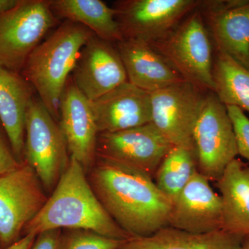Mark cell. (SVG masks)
Here are the masks:
<instances>
[{"label":"cell","mask_w":249,"mask_h":249,"mask_svg":"<svg viewBox=\"0 0 249 249\" xmlns=\"http://www.w3.org/2000/svg\"><path fill=\"white\" fill-rule=\"evenodd\" d=\"M87 178L107 213L131 237H148L168 227L173 203L153 178L99 157Z\"/></svg>","instance_id":"1"},{"label":"cell","mask_w":249,"mask_h":249,"mask_svg":"<svg viewBox=\"0 0 249 249\" xmlns=\"http://www.w3.org/2000/svg\"><path fill=\"white\" fill-rule=\"evenodd\" d=\"M53 229H83L109 238H132L110 217L90 186L83 166L71 157L70 165L40 213L23 236Z\"/></svg>","instance_id":"2"},{"label":"cell","mask_w":249,"mask_h":249,"mask_svg":"<svg viewBox=\"0 0 249 249\" xmlns=\"http://www.w3.org/2000/svg\"><path fill=\"white\" fill-rule=\"evenodd\" d=\"M93 34L81 24L64 21L34 49L21 72L57 122L68 77Z\"/></svg>","instance_id":"3"},{"label":"cell","mask_w":249,"mask_h":249,"mask_svg":"<svg viewBox=\"0 0 249 249\" xmlns=\"http://www.w3.org/2000/svg\"><path fill=\"white\" fill-rule=\"evenodd\" d=\"M150 45L183 79L205 91H213V47L199 9L186 16L163 38Z\"/></svg>","instance_id":"4"},{"label":"cell","mask_w":249,"mask_h":249,"mask_svg":"<svg viewBox=\"0 0 249 249\" xmlns=\"http://www.w3.org/2000/svg\"><path fill=\"white\" fill-rule=\"evenodd\" d=\"M57 19L49 0H19L12 9L0 12V66L21 73Z\"/></svg>","instance_id":"5"},{"label":"cell","mask_w":249,"mask_h":249,"mask_svg":"<svg viewBox=\"0 0 249 249\" xmlns=\"http://www.w3.org/2000/svg\"><path fill=\"white\" fill-rule=\"evenodd\" d=\"M70 160L60 124L40 100L34 98L26 117L24 161L35 171L49 196L66 171Z\"/></svg>","instance_id":"6"},{"label":"cell","mask_w":249,"mask_h":249,"mask_svg":"<svg viewBox=\"0 0 249 249\" xmlns=\"http://www.w3.org/2000/svg\"><path fill=\"white\" fill-rule=\"evenodd\" d=\"M193 141L198 172L211 182H217L238 152L227 107L213 91L206 93Z\"/></svg>","instance_id":"7"},{"label":"cell","mask_w":249,"mask_h":249,"mask_svg":"<svg viewBox=\"0 0 249 249\" xmlns=\"http://www.w3.org/2000/svg\"><path fill=\"white\" fill-rule=\"evenodd\" d=\"M49 196L25 161L0 176V245L5 249L21 238L24 228L40 213Z\"/></svg>","instance_id":"8"},{"label":"cell","mask_w":249,"mask_h":249,"mask_svg":"<svg viewBox=\"0 0 249 249\" xmlns=\"http://www.w3.org/2000/svg\"><path fill=\"white\" fill-rule=\"evenodd\" d=\"M199 0H124L115 2L116 19L124 39L150 44L163 38L198 9Z\"/></svg>","instance_id":"9"},{"label":"cell","mask_w":249,"mask_h":249,"mask_svg":"<svg viewBox=\"0 0 249 249\" xmlns=\"http://www.w3.org/2000/svg\"><path fill=\"white\" fill-rule=\"evenodd\" d=\"M173 146L151 122L120 132L98 134L96 157L125 165L154 179Z\"/></svg>","instance_id":"10"},{"label":"cell","mask_w":249,"mask_h":249,"mask_svg":"<svg viewBox=\"0 0 249 249\" xmlns=\"http://www.w3.org/2000/svg\"><path fill=\"white\" fill-rule=\"evenodd\" d=\"M208 91L186 81L151 94L152 123L173 145H194L193 133Z\"/></svg>","instance_id":"11"},{"label":"cell","mask_w":249,"mask_h":249,"mask_svg":"<svg viewBox=\"0 0 249 249\" xmlns=\"http://www.w3.org/2000/svg\"><path fill=\"white\" fill-rule=\"evenodd\" d=\"M72 80L92 102L127 82V77L117 49L93 34L82 49Z\"/></svg>","instance_id":"12"},{"label":"cell","mask_w":249,"mask_h":249,"mask_svg":"<svg viewBox=\"0 0 249 249\" xmlns=\"http://www.w3.org/2000/svg\"><path fill=\"white\" fill-rule=\"evenodd\" d=\"M168 227L196 234L222 230V198L199 172L173 201Z\"/></svg>","instance_id":"13"},{"label":"cell","mask_w":249,"mask_h":249,"mask_svg":"<svg viewBox=\"0 0 249 249\" xmlns=\"http://www.w3.org/2000/svg\"><path fill=\"white\" fill-rule=\"evenodd\" d=\"M198 9L216 50L249 70V0L201 1Z\"/></svg>","instance_id":"14"},{"label":"cell","mask_w":249,"mask_h":249,"mask_svg":"<svg viewBox=\"0 0 249 249\" xmlns=\"http://www.w3.org/2000/svg\"><path fill=\"white\" fill-rule=\"evenodd\" d=\"M59 124L69 152L88 173L96 160L97 125L91 102L75 86L67 83L60 103Z\"/></svg>","instance_id":"15"},{"label":"cell","mask_w":249,"mask_h":249,"mask_svg":"<svg viewBox=\"0 0 249 249\" xmlns=\"http://www.w3.org/2000/svg\"><path fill=\"white\" fill-rule=\"evenodd\" d=\"M98 133H111L152 122L151 94L128 81L91 102Z\"/></svg>","instance_id":"16"},{"label":"cell","mask_w":249,"mask_h":249,"mask_svg":"<svg viewBox=\"0 0 249 249\" xmlns=\"http://www.w3.org/2000/svg\"><path fill=\"white\" fill-rule=\"evenodd\" d=\"M127 81L152 93L185 80L150 44L134 39L117 43Z\"/></svg>","instance_id":"17"},{"label":"cell","mask_w":249,"mask_h":249,"mask_svg":"<svg viewBox=\"0 0 249 249\" xmlns=\"http://www.w3.org/2000/svg\"><path fill=\"white\" fill-rule=\"evenodd\" d=\"M34 88L21 73L0 66V121L18 161H24L26 117Z\"/></svg>","instance_id":"18"},{"label":"cell","mask_w":249,"mask_h":249,"mask_svg":"<svg viewBox=\"0 0 249 249\" xmlns=\"http://www.w3.org/2000/svg\"><path fill=\"white\" fill-rule=\"evenodd\" d=\"M216 183L222 198L223 229L249 237V165L235 159Z\"/></svg>","instance_id":"19"},{"label":"cell","mask_w":249,"mask_h":249,"mask_svg":"<svg viewBox=\"0 0 249 249\" xmlns=\"http://www.w3.org/2000/svg\"><path fill=\"white\" fill-rule=\"evenodd\" d=\"M244 240L224 229L196 234L165 227L148 237H132L120 249H241Z\"/></svg>","instance_id":"20"},{"label":"cell","mask_w":249,"mask_h":249,"mask_svg":"<svg viewBox=\"0 0 249 249\" xmlns=\"http://www.w3.org/2000/svg\"><path fill=\"white\" fill-rule=\"evenodd\" d=\"M49 6L57 19L81 24L102 40L111 43L124 40L115 9L101 0H49Z\"/></svg>","instance_id":"21"},{"label":"cell","mask_w":249,"mask_h":249,"mask_svg":"<svg viewBox=\"0 0 249 249\" xmlns=\"http://www.w3.org/2000/svg\"><path fill=\"white\" fill-rule=\"evenodd\" d=\"M213 77V92L225 106L249 112V70L224 52L216 50Z\"/></svg>","instance_id":"22"},{"label":"cell","mask_w":249,"mask_h":249,"mask_svg":"<svg viewBox=\"0 0 249 249\" xmlns=\"http://www.w3.org/2000/svg\"><path fill=\"white\" fill-rule=\"evenodd\" d=\"M196 171L194 145H173L162 160L154 181L173 203Z\"/></svg>","instance_id":"23"},{"label":"cell","mask_w":249,"mask_h":249,"mask_svg":"<svg viewBox=\"0 0 249 249\" xmlns=\"http://www.w3.org/2000/svg\"><path fill=\"white\" fill-rule=\"evenodd\" d=\"M125 241L83 229H62L58 249H120Z\"/></svg>","instance_id":"24"},{"label":"cell","mask_w":249,"mask_h":249,"mask_svg":"<svg viewBox=\"0 0 249 249\" xmlns=\"http://www.w3.org/2000/svg\"><path fill=\"white\" fill-rule=\"evenodd\" d=\"M232 129L238 155L247 160L249 165V119L244 111L235 106H226Z\"/></svg>","instance_id":"25"},{"label":"cell","mask_w":249,"mask_h":249,"mask_svg":"<svg viewBox=\"0 0 249 249\" xmlns=\"http://www.w3.org/2000/svg\"><path fill=\"white\" fill-rule=\"evenodd\" d=\"M22 163L18 161L12 149L0 134V176L16 169Z\"/></svg>","instance_id":"26"},{"label":"cell","mask_w":249,"mask_h":249,"mask_svg":"<svg viewBox=\"0 0 249 249\" xmlns=\"http://www.w3.org/2000/svg\"><path fill=\"white\" fill-rule=\"evenodd\" d=\"M61 232L62 229H53L37 234L30 249H58Z\"/></svg>","instance_id":"27"},{"label":"cell","mask_w":249,"mask_h":249,"mask_svg":"<svg viewBox=\"0 0 249 249\" xmlns=\"http://www.w3.org/2000/svg\"><path fill=\"white\" fill-rule=\"evenodd\" d=\"M36 236L34 234L24 235L14 245L5 249H30L36 240Z\"/></svg>","instance_id":"28"},{"label":"cell","mask_w":249,"mask_h":249,"mask_svg":"<svg viewBox=\"0 0 249 249\" xmlns=\"http://www.w3.org/2000/svg\"><path fill=\"white\" fill-rule=\"evenodd\" d=\"M19 1V0H0V12L12 9Z\"/></svg>","instance_id":"29"},{"label":"cell","mask_w":249,"mask_h":249,"mask_svg":"<svg viewBox=\"0 0 249 249\" xmlns=\"http://www.w3.org/2000/svg\"><path fill=\"white\" fill-rule=\"evenodd\" d=\"M241 249H249V237H245Z\"/></svg>","instance_id":"30"}]
</instances>
